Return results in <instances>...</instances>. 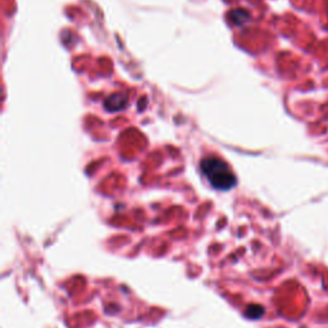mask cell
Returning <instances> with one entry per match:
<instances>
[{
    "mask_svg": "<svg viewBox=\"0 0 328 328\" xmlns=\"http://www.w3.org/2000/svg\"><path fill=\"white\" fill-rule=\"evenodd\" d=\"M200 169L215 190L226 191L236 185V176L228 164L219 158H204L200 162Z\"/></svg>",
    "mask_w": 328,
    "mask_h": 328,
    "instance_id": "cell-1",
    "label": "cell"
},
{
    "mask_svg": "<svg viewBox=\"0 0 328 328\" xmlns=\"http://www.w3.org/2000/svg\"><path fill=\"white\" fill-rule=\"evenodd\" d=\"M127 104V97L123 94H113L105 100V109L109 112H118Z\"/></svg>",
    "mask_w": 328,
    "mask_h": 328,
    "instance_id": "cell-2",
    "label": "cell"
},
{
    "mask_svg": "<svg viewBox=\"0 0 328 328\" xmlns=\"http://www.w3.org/2000/svg\"><path fill=\"white\" fill-rule=\"evenodd\" d=\"M263 314H264V308L262 305H257V304L249 305L245 310V315L250 319H259L260 317H263Z\"/></svg>",
    "mask_w": 328,
    "mask_h": 328,
    "instance_id": "cell-3",
    "label": "cell"
},
{
    "mask_svg": "<svg viewBox=\"0 0 328 328\" xmlns=\"http://www.w3.org/2000/svg\"><path fill=\"white\" fill-rule=\"evenodd\" d=\"M232 14H235V18H232V22L235 25H243V23L246 22V20L249 18L248 12L243 11V9H235V11L231 12Z\"/></svg>",
    "mask_w": 328,
    "mask_h": 328,
    "instance_id": "cell-4",
    "label": "cell"
}]
</instances>
